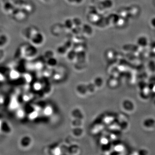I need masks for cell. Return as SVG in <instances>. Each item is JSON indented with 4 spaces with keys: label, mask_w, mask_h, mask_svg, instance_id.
I'll return each mask as SVG.
<instances>
[{
    "label": "cell",
    "mask_w": 155,
    "mask_h": 155,
    "mask_svg": "<svg viewBox=\"0 0 155 155\" xmlns=\"http://www.w3.org/2000/svg\"><path fill=\"white\" fill-rule=\"evenodd\" d=\"M46 113H47V114H49V113L51 112V109H50V108H48V109L46 110Z\"/></svg>",
    "instance_id": "cell-6"
},
{
    "label": "cell",
    "mask_w": 155,
    "mask_h": 155,
    "mask_svg": "<svg viewBox=\"0 0 155 155\" xmlns=\"http://www.w3.org/2000/svg\"><path fill=\"white\" fill-rule=\"evenodd\" d=\"M30 39L32 42V44H33L35 46H37V45L38 46L43 43L44 37L41 33L38 32L32 35Z\"/></svg>",
    "instance_id": "cell-1"
},
{
    "label": "cell",
    "mask_w": 155,
    "mask_h": 155,
    "mask_svg": "<svg viewBox=\"0 0 155 155\" xmlns=\"http://www.w3.org/2000/svg\"><path fill=\"white\" fill-rule=\"evenodd\" d=\"M35 45L33 44H31L27 45L25 48L24 54L25 56H34L36 52Z\"/></svg>",
    "instance_id": "cell-3"
},
{
    "label": "cell",
    "mask_w": 155,
    "mask_h": 155,
    "mask_svg": "<svg viewBox=\"0 0 155 155\" xmlns=\"http://www.w3.org/2000/svg\"><path fill=\"white\" fill-rule=\"evenodd\" d=\"M9 38L5 34L0 35V49H3L8 44Z\"/></svg>",
    "instance_id": "cell-4"
},
{
    "label": "cell",
    "mask_w": 155,
    "mask_h": 155,
    "mask_svg": "<svg viewBox=\"0 0 155 155\" xmlns=\"http://www.w3.org/2000/svg\"><path fill=\"white\" fill-rule=\"evenodd\" d=\"M150 24L152 27L155 28V17L152 18L150 20Z\"/></svg>",
    "instance_id": "cell-5"
},
{
    "label": "cell",
    "mask_w": 155,
    "mask_h": 155,
    "mask_svg": "<svg viewBox=\"0 0 155 155\" xmlns=\"http://www.w3.org/2000/svg\"><path fill=\"white\" fill-rule=\"evenodd\" d=\"M136 42H137V45L139 47L144 48L148 46L149 40H148V38L146 36L142 35L138 38L137 41H136Z\"/></svg>",
    "instance_id": "cell-2"
},
{
    "label": "cell",
    "mask_w": 155,
    "mask_h": 155,
    "mask_svg": "<svg viewBox=\"0 0 155 155\" xmlns=\"http://www.w3.org/2000/svg\"><path fill=\"white\" fill-rule=\"evenodd\" d=\"M40 88V86L38 85V84H36L35 86V88L37 89H38L39 88Z\"/></svg>",
    "instance_id": "cell-7"
}]
</instances>
